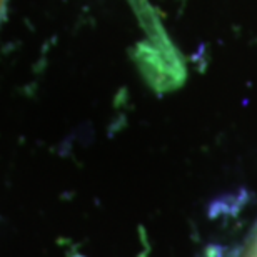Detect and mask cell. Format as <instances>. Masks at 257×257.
Listing matches in <instances>:
<instances>
[{
    "label": "cell",
    "instance_id": "cell-1",
    "mask_svg": "<svg viewBox=\"0 0 257 257\" xmlns=\"http://www.w3.org/2000/svg\"><path fill=\"white\" fill-rule=\"evenodd\" d=\"M4 5H5V0H0V14H2V10H4Z\"/></svg>",
    "mask_w": 257,
    "mask_h": 257
}]
</instances>
